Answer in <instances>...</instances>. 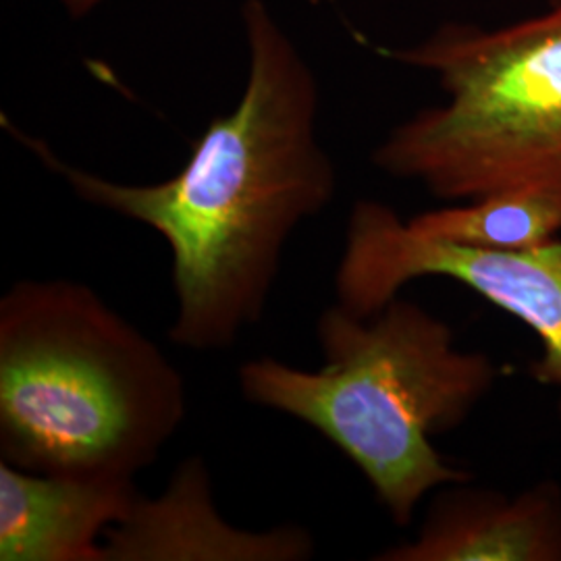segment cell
<instances>
[{"label": "cell", "instance_id": "6da1fadb", "mask_svg": "<svg viewBox=\"0 0 561 561\" xmlns=\"http://www.w3.org/2000/svg\"><path fill=\"white\" fill-rule=\"evenodd\" d=\"M248 80L231 113L210 121L169 180L121 183L62 161L7 123L80 201L159 233L171 252L169 340L194 352L231 347L261 322L283 250L337 192L319 140V81L264 0L241 7Z\"/></svg>", "mask_w": 561, "mask_h": 561}, {"label": "cell", "instance_id": "7a4b0ae2", "mask_svg": "<svg viewBox=\"0 0 561 561\" xmlns=\"http://www.w3.org/2000/svg\"><path fill=\"white\" fill-rule=\"evenodd\" d=\"M180 370L78 280L25 279L0 300V460L42 474H136L185 421Z\"/></svg>", "mask_w": 561, "mask_h": 561}, {"label": "cell", "instance_id": "3957f363", "mask_svg": "<svg viewBox=\"0 0 561 561\" xmlns=\"http://www.w3.org/2000/svg\"><path fill=\"white\" fill-rule=\"evenodd\" d=\"M317 340L324 362L312 370L275 358L241 364V396L333 443L398 526L433 489L472 479L431 437L458 428L493 389L497 366L486 354L460 350L447 322L400 296L373 317L335 301Z\"/></svg>", "mask_w": 561, "mask_h": 561}, {"label": "cell", "instance_id": "277c9868", "mask_svg": "<svg viewBox=\"0 0 561 561\" xmlns=\"http://www.w3.org/2000/svg\"><path fill=\"white\" fill-rule=\"evenodd\" d=\"M385 57L435 73L447 102L385 138L373 152L381 171L442 201L507 190L561 201V0L500 30L449 23Z\"/></svg>", "mask_w": 561, "mask_h": 561}, {"label": "cell", "instance_id": "5b68a950", "mask_svg": "<svg viewBox=\"0 0 561 561\" xmlns=\"http://www.w3.org/2000/svg\"><path fill=\"white\" fill-rule=\"evenodd\" d=\"M422 277H447L530 327L541 343L537 381L560 391L561 240L526 250H495L419 233L379 201L352 206L335 271L337 304L373 317Z\"/></svg>", "mask_w": 561, "mask_h": 561}, {"label": "cell", "instance_id": "8992f818", "mask_svg": "<svg viewBox=\"0 0 561 561\" xmlns=\"http://www.w3.org/2000/svg\"><path fill=\"white\" fill-rule=\"evenodd\" d=\"M312 535L280 524L248 530L225 520L202 458L181 461L161 495H140L104 537V561H304Z\"/></svg>", "mask_w": 561, "mask_h": 561}, {"label": "cell", "instance_id": "52a82bcc", "mask_svg": "<svg viewBox=\"0 0 561 561\" xmlns=\"http://www.w3.org/2000/svg\"><path fill=\"white\" fill-rule=\"evenodd\" d=\"M136 497L134 479L42 474L0 460V561H104V537Z\"/></svg>", "mask_w": 561, "mask_h": 561}, {"label": "cell", "instance_id": "ba28073f", "mask_svg": "<svg viewBox=\"0 0 561 561\" xmlns=\"http://www.w3.org/2000/svg\"><path fill=\"white\" fill-rule=\"evenodd\" d=\"M379 561H561V493L535 486L518 497L449 484L416 539Z\"/></svg>", "mask_w": 561, "mask_h": 561}, {"label": "cell", "instance_id": "9c48e42d", "mask_svg": "<svg viewBox=\"0 0 561 561\" xmlns=\"http://www.w3.org/2000/svg\"><path fill=\"white\" fill-rule=\"evenodd\" d=\"M410 227L431 238L495 250H526L561 233V201L545 192L507 190L426 210Z\"/></svg>", "mask_w": 561, "mask_h": 561}, {"label": "cell", "instance_id": "30bf717a", "mask_svg": "<svg viewBox=\"0 0 561 561\" xmlns=\"http://www.w3.org/2000/svg\"><path fill=\"white\" fill-rule=\"evenodd\" d=\"M59 2L73 20H81L88 13H92L101 4L102 0H59Z\"/></svg>", "mask_w": 561, "mask_h": 561}]
</instances>
